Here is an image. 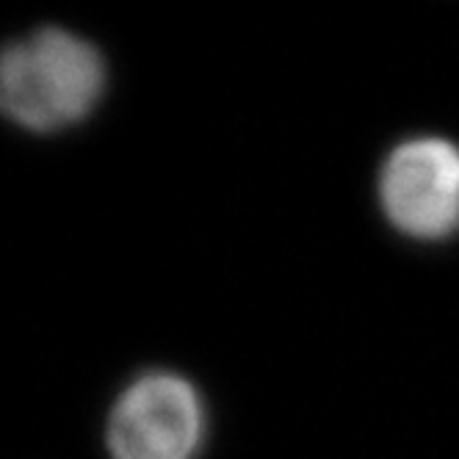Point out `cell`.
<instances>
[{"mask_svg": "<svg viewBox=\"0 0 459 459\" xmlns=\"http://www.w3.org/2000/svg\"><path fill=\"white\" fill-rule=\"evenodd\" d=\"M106 61L89 39L45 25L12 42L0 67V103L30 134H58L83 122L106 94Z\"/></svg>", "mask_w": 459, "mask_h": 459, "instance_id": "cell-1", "label": "cell"}, {"mask_svg": "<svg viewBox=\"0 0 459 459\" xmlns=\"http://www.w3.org/2000/svg\"><path fill=\"white\" fill-rule=\"evenodd\" d=\"M205 440L200 390L172 371L130 382L111 407L106 446L111 459H196Z\"/></svg>", "mask_w": 459, "mask_h": 459, "instance_id": "cell-2", "label": "cell"}, {"mask_svg": "<svg viewBox=\"0 0 459 459\" xmlns=\"http://www.w3.org/2000/svg\"><path fill=\"white\" fill-rule=\"evenodd\" d=\"M379 205L412 241H446L459 233V147L440 136L402 142L379 172Z\"/></svg>", "mask_w": 459, "mask_h": 459, "instance_id": "cell-3", "label": "cell"}]
</instances>
